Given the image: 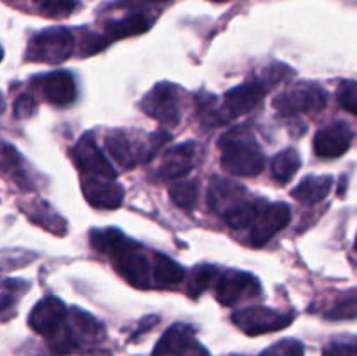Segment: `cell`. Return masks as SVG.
Listing matches in <instances>:
<instances>
[{
	"label": "cell",
	"mask_w": 357,
	"mask_h": 356,
	"mask_svg": "<svg viewBox=\"0 0 357 356\" xmlns=\"http://www.w3.org/2000/svg\"><path fill=\"white\" fill-rule=\"evenodd\" d=\"M338 103L347 112L357 117V82L356 80H344L337 89Z\"/></svg>",
	"instance_id": "836d02e7"
},
{
	"label": "cell",
	"mask_w": 357,
	"mask_h": 356,
	"mask_svg": "<svg viewBox=\"0 0 357 356\" xmlns=\"http://www.w3.org/2000/svg\"><path fill=\"white\" fill-rule=\"evenodd\" d=\"M37 112V101L31 94H21L14 101V115L17 119H28Z\"/></svg>",
	"instance_id": "d590c367"
},
{
	"label": "cell",
	"mask_w": 357,
	"mask_h": 356,
	"mask_svg": "<svg viewBox=\"0 0 357 356\" xmlns=\"http://www.w3.org/2000/svg\"><path fill=\"white\" fill-rule=\"evenodd\" d=\"M44 16L61 20L75 10L77 0H33Z\"/></svg>",
	"instance_id": "4dcf8cb0"
},
{
	"label": "cell",
	"mask_w": 357,
	"mask_h": 356,
	"mask_svg": "<svg viewBox=\"0 0 357 356\" xmlns=\"http://www.w3.org/2000/svg\"><path fill=\"white\" fill-rule=\"evenodd\" d=\"M107 44H108V38L107 37H98V35H89V37H87L86 40H84V45H82L84 56H89V54H94V52L101 51V49H103Z\"/></svg>",
	"instance_id": "8d00e7d4"
},
{
	"label": "cell",
	"mask_w": 357,
	"mask_h": 356,
	"mask_svg": "<svg viewBox=\"0 0 357 356\" xmlns=\"http://www.w3.org/2000/svg\"><path fill=\"white\" fill-rule=\"evenodd\" d=\"M357 316V297H345L337 300L330 311H326L328 320H352Z\"/></svg>",
	"instance_id": "d6a6232c"
},
{
	"label": "cell",
	"mask_w": 357,
	"mask_h": 356,
	"mask_svg": "<svg viewBox=\"0 0 357 356\" xmlns=\"http://www.w3.org/2000/svg\"><path fill=\"white\" fill-rule=\"evenodd\" d=\"M213 2H227V0H213Z\"/></svg>",
	"instance_id": "7bdbcfd3"
},
{
	"label": "cell",
	"mask_w": 357,
	"mask_h": 356,
	"mask_svg": "<svg viewBox=\"0 0 357 356\" xmlns=\"http://www.w3.org/2000/svg\"><path fill=\"white\" fill-rule=\"evenodd\" d=\"M323 356H357V337L331 341L324 346Z\"/></svg>",
	"instance_id": "e575fe53"
},
{
	"label": "cell",
	"mask_w": 357,
	"mask_h": 356,
	"mask_svg": "<svg viewBox=\"0 0 357 356\" xmlns=\"http://www.w3.org/2000/svg\"><path fill=\"white\" fill-rule=\"evenodd\" d=\"M218 278V271L216 267L209 264L197 265L192 272V276L188 278V290H190L192 297H199L202 292L209 288V286L215 283V279Z\"/></svg>",
	"instance_id": "f546056e"
},
{
	"label": "cell",
	"mask_w": 357,
	"mask_h": 356,
	"mask_svg": "<svg viewBox=\"0 0 357 356\" xmlns=\"http://www.w3.org/2000/svg\"><path fill=\"white\" fill-rule=\"evenodd\" d=\"M68 320V309L58 297H44L35 304L31 309L28 325L33 332L44 337H52L56 332L61 330L63 325Z\"/></svg>",
	"instance_id": "9c48e42d"
},
{
	"label": "cell",
	"mask_w": 357,
	"mask_h": 356,
	"mask_svg": "<svg viewBox=\"0 0 357 356\" xmlns=\"http://www.w3.org/2000/svg\"><path fill=\"white\" fill-rule=\"evenodd\" d=\"M91 356H112V355L108 351H98V353H94V355H91Z\"/></svg>",
	"instance_id": "ab89813d"
},
{
	"label": "cell",
	"mask_w": 357,
	"mask_h": 356,
	"mask_svg": "<svg viewBox=\"0 0 357 356\" xmlns=\"http://www.w3.org/2000/svg\"><path fill=\"white\" fill-rule=\"evenodd\" d=\"M293 320H295L293 313H279V311L268 309L264 306L244 307L232 314L234 325L251 337L282 330V328L289 327Z\"/></svg>",
	"instance_id": "5b68a950"
},
{
	"label": "cell",
	"mask_w": 357,
	"mask_h": 356,
	"mask_svg": "<svg viewBox=\"0 0 357 356\" xmlns=\"http://www.w3.org/2000/svg\"><path fill=\"white\" fill-rule=\"evenodd\" d=\"M195 157H197V143L185 142L173 147L164 156L162 164L159 168V177L166 180H180L187 177L195 166Z\"/></svg>",
	"instance_id": "e0dca14e"
},
{
	"label": "cell",
	"mask_w": 357,
	"mask_h": 356,
	"mask_svg": "<svg viewBox=\"0 0 357 356\" xmlns=\"http://www.w3.org/2000/svg\"><path fill=\"white\" fill-rule=\"evenodd\" d=\"M157 323H159V318H157V316H146L145 320H143L142 323H139V327L136 328V332H135V334H132L131 339L139 337V335H142V334H145V332H149L150 328L155 327Z\"/></svg>",
	"instance_id": "74e56055"
},
{
	"label": "cell",
	"mask_w": 357,
	"mask_h": 356,
	"mask_svg": "<svg viewBox=\"0 0 357 356\" xmlns=\"http://www.w3.org/2000/svg\"><path fill=\"white\" fill-rule=\"evenodd\" d=\"M142 110L160 124L174 128L181 119L180 87L173 82H159L153 86L139 103Z\"/></svg>",
	"instance_id": "277c9868"
},
{
	"label": "cell",
	"mask_w": 357,
	"mask_h": 356,
	"mask_svg": "<svg viewBox=\"0 0 357 356\" xmlns=\"http://www.w3.org/2000/svg\"><path fill=\"white\" fill-rule=\"evenodd\" d=\"M82 194L91 206L100 209H117L124 201V188L115 180L100 177H84Z\"/></svg>",
	"instance_id": "4fadbf2b"
},
{
	"label": "cell",
	"mask_w": 357,
	"mask_h": 356,
	"mask_svg": "<svg viewBox=\"0 0 357 356\" xmlns=\"http://www.w3.org/2000/svg\"><path fill=\"white\" fill-rule=\"evenodd\" d=\"M70 154H72L73 163L82 171L84 177H100L110 178V180H115V177H117L115 168L112 166L103 150H100V147L91 136L80 138Z\"/></svg>",
	"instance_id": "ba28073f"
},
{
	"label": "cell",
	"mask_w": 357,
	"mask_h": 356,
	"mask_svg": "<svg viewBox=\"0 0 357 356\" xmlns=\"http://www.w3.org/2000/svg\"><path fill=\"white\" fill-rule=\"evenodd\" d=\"M351 145L352 131L344 122L324 126L314 136V152L323 159H335V157L344 156L351 149Z\"/></svg>",
	"instance_id": "9a60e30c"
},
{
	"label": "cell",
	"mask_w": 357,
	"mask_h": 356,
	"mask_svg": "<svg viewBox=\"0 0 357 356\" xmlns=\"http://www.w3.org/2000/svg\"><path fill=\"white\" fill-rule=\"evenodd\" d=\"M271 87L258 77V79L246 80V82L239 84V86L232 87L227 91L225 98H223V107H225L227 114L230 117H241V115L248 114L253 110L258 103L265 98Z\"/></svg>",
	"instance_id": "7c38bea8"
},
{
	"label": "cell",
	"mask_w": 357,
	"mask_h": 356,
	"mask_svg": "<svg viewBox=\"0 0 357 356\" xmlns=\"http://www.w3.org/2000/svg\"><path fill=\"white\" fill-rule=\"evenodd\" d=\"M105 149L110 154L112 159L122 166L124 170L136 166L138 163H145V161L152 159V149L150 145H143V143H135L129 135L117 131L112 133L105 138Z\"/></svg>",
	"instance_id": "5bb4252c"
},
{
	"label": "cell",
	"mask_w": 357,
	"mask_h": 356,
	"mask_svg": "<svg viewBox=\"0 0 357 356\" xmlns=\"http://www.w3.org/2000/svg\"><path fill=\"white\" fill-rule=\"evenodd\" d=\"M2 110H3V98L2 94H0V114H2Z\"/></svg>",
	"instance_id": "60d3db41"
},
{
	"label": "cell",
	"mask_w": 357,
	"mask_h": 356,
	"mask_svg": "<svg viewBox=\"0 0 357 356\" xmlns=\"http://www.w3.org/2000/svg\"><path fill=\"white\" fill-rule=\"evenodd\" d=\"M33 86L40 91V94L49 103L56 107L72 105L77 98L75 80L72 73L66 70H56V72L37 75L33 79Z\"/></svg>",
	"instance_id": "30bf717a"
},
{
	"label": "cell",
	"mask_w": 357,
	"mask_h": 356,
	"mask_svg": "<svg viewBox=\"0 0 357 356\" xmlns=\"http://www.w3.org/2000/svg\"><path fill=\"white\" fill-rule=\"evenodd\" d=\"M169 198L183 209H194L199 198L197 180H176L169 187Z\"/></svg>",
	"instance_id": "83f0119b"
},
{
	"label": "cell",
	"mask_w": 357,
	"mask_h": 356,
	"mask_svg": "<svg viewBox=\"0 0 357 356\" xmlns=\"http://www.w3.org/2000/svg\"><path fill=\"white\" fill-rule=\"evenodd\" d=\"M302 166L300 154L295 149H284L272 161V175L281 184H288Z\"/></svg>",
	"instance_id": "484cf974"
},
{
	"label": "cell",
	"mask_w": 357,
	"mask_h": 356,
	"mask_svg": "<svg viewBox=\"0 0 357 356\" xmlns=\"http://www.w3.org/2000/svg\"><path fill=\"white\" fill-rule=\"evenodd\" d=\"M328 103L326 91L314 82H298L282 91L274 100V108L281 117L298 114H316Z\"/></svg>",
	"instance_id": "3957f363"
},
{
	"label": "cell",
	"mask_w": 357,
	"mask_h": 356,
	"mask_svg": "<svg viewBox=\"0 0 357 356\" xmlns=\"http://www.w3.org/2000/svg\"><path fill=\"white\" fill-rule=\"evenodd\" d=\"M220 163L234 177H257L265 168V156L246 126L234 128L218 142Z\"/></svg>",
	"instance_id": "6da1fadb"
},
{
	"label": "cell",
	"mask_w": 357,
	"mask_h": 356,
	"mask_svg": "<svg viewBox=\"0 0 357 356\" xmlns=\"http://www.w3.org/2000/svg\"><path fill=\"white\" fill-rule=\"evenodd\" d=\"M264 208V201L248 198L246 201H243L241 205H237L236 208L227 212L225 215H223V220H225L227 225L232 227V229H244V227H250L251 223H255V220L258 218V215H260Z\"/></svg>",
	"instance_id": "cb8c5ba5"
},
{
	"label": "cell",
	"mask_w": 357,
	"mask_h": 356,
	"mask_svg": "<svg viewBox=\"0 0 357 356\" xmlns=\"http://www.w3.org/2000/svg\"><path fill=\"white\" fill-rule=\"evenodd\" d=\"M2 58H3V49L0 47V61H2Z\"/></svg>",
	"instance_id": "b9f144b4"
},
{
	"label": "cell",
	"mask_w": 357,
	"mask_h": 356,
	"mask_svg": "<svg viewBox=\"0 0 357 356\" xmlns=\"http://www.w3.org/2000/svg\"><path fill=\"white\" fill-rule=\"evenodd\" d=\"M115 269L129 285L136 288L146 290L152 286V265L139 253V248L115 258Z\"/></svg>",
	"instance_id": "ac0fdd59"
},
{
	"label": "cell",
	"mask_w": 357,
	"mask_h": 356,
	"mask_svg": "<svg viewBox=\"0 0 357 356\" xmlns=\"http://www.w3.org/2000/svg\"><path fill=\"white\" fill-rule=\"evenodd\" d=\"M28 283L23 279H3L0 281V314L16 306L17 300L26 293Z\"/></svg>",
	"instance_id": "f1b7e54d"
},
{
	"label": "cell",
	"mask_w": 357,
	"mask_h": 356,
	"mask_svg": "<svg viewBox=\"0 0 357 356\" xmlns=\"http://www.w3.org/2000/svg\"><path fill=\"white\" fill-rule=\"evenodd\" d=\"M215 295L216 300L223 306H236L244 300L260 297L261 285L250 272L229 271L218 278Z\"/></svg>",
	"instance_id": "8992f818"
},
{
	"label": "cell",
	"mask_w": 357,
	"mask_h": 356,
	"mask_svg": "<svg viewBox=\"0 0 357 356\" xmlns=\"http://www.w3.org/2000/svg\"><path fill=\"white\" fill-rule=\"evenodd\" d=\"M185 279V271L173 258L162 253L152 257V283L155 286H173Z\"/></svg>",
	"instance_id": "603a6c76"
},
{
	"label": "cell",
	"mask_w": 357,
	"mask_h": 356,
	"mask_svg": "<svg viewBox=\"0 0 357 356\" xmlns=\"http://www.w3.org/2000/svg\"><path fill=\"white\" fill-rule=\"evenodd\" d=\"M260 356H305V348L296 339H282L265 349Z\"/></svg>",
	"instance_id": "1f68e13d"
},
{
	"label": "cell",
	"mask_w": 357,
	"mask_h": 356,
	"mask_svg": "<svg viewBox=\"0 0 357 356\" xmlns=\"http://www.w3.org/2000/svg\"><path fill=\"white\" fill-rule=\"evenodd\" d=\"M248 198H250V195H248L246 187H243L239 181L230 180V178L215 177L211 180V185H209V206H211L213 212H216L222 216L225 215L227 212H230L232 208H236L237 205L246 201Z\"/></svg>",
	"instance_id": "2e32d148"
},
{
	"label": "cell",
	"mask_w": 357,
	"mask_h": 356,
	"mask_svg": "<svg viewBox=\"0 0 357 356\" xmlns=\"http://www.w3.org/2000/svg\"><path fill=\"white\" fill-rule=\"evenodd\" d=\"M197 114L199 119L202 121V124L206 126H220L225 124L227 119H230V115L227 114L225 107H220L218 101L211 94H201L197 98Z\"/></svg>",
	"instance_id": "4316f807"
},
{
	"label": "cell",
	"mask_w": 357,
	"mask_h": 356,
	"mask_svg": "<svg viewBox=\"0 0 357 356\" xmlns=\"http://www.w3.org/2000/svg\"><path fill=\"white\" fill-rule=\"evenodd\" d=\"M75 38L66 28L52 27L33 35L26 49L28 61L59 65L73 54Z\"/></svg>",
	"instance_id": "7a4b0ae2"
},
{
	"label": "cell",
	"mask_w": 357,
	"mask_h": 356,
	"mask_svg": "<svg viewBox=\"0 0 357 356\" xmlns=\"http://www.w3.org/2000/svg\"><path fill=\"white\" fill-rule=\"evenodd\" d=\"M333 187V178L324 177H307L291 191L293 199L303 205H317L324 201Z\"/></svg>",
	"instance_id": "44dd1931"
},
{
	"label": "cell",
	"mask_w": 357,
	"mask_h": 356,
	"mask_svg": "<svg viewBox=\"0 0 357 356\" xmlns=\"http://www.w3.org/2000/svg\"><path fill=\"white\" fill-rule=\"evenodd\" d=\"M291 222V209L286 202H275V205L265 206L258 218L255 220L251 229V244L253 246H264L272 237Z\"/></svg>",
	"instance_id": "8fae6325"
},
{
	"label": "cell",
	"mask_w": 357,
	"mask_h": 356,
	"mask_svg": "<svg viewBox=\"0 0 357 356\" xmlns=\"http://www.w3.org/2000/svg\"><path fill=\"white\" fill-rule=\"evenodd\" d=\"M356 250H357V237H356Z\"/></svg>",
	"instance_id": "ee69618b"
},
{
	"label": "cell",
	"mask_w": 357,
	"mask_h": 356,
	"mask_svg": "<svg viewBox=\"0 0 357 356\" xmlns=\"http://www.w3.org/2000/svg\"><path fill=\"white\" fill-rule=\"evenodd\" d=\"M21 209L24 212V215H28L31 218V222L38 223L40 227H44L45 230H51V232L61 236L66 230V223L47 202L44 201H33L28 202V205H21Z\"/></svg>",
	"instance_id": "7402d4cb"
},
{
	"label": "cell",
	"mask_w": 357,
	"mask_h": 356,
	"mask_svg": "<svg viewBox=\"0 0 357 356\" xmlns=\"http://www.w3.org/2000/svg\"><path fill=\"white\" fill-rule=\"evenodd\" d=\"M89 241L94 250L110 255L114 258L139 248L122 230L114 229V227H110V229H93L89 234Z\"/></svg>",
	"instance_id": "d6986e66"
},
{
	"label": "cell",
	"mask_w": 357,
	"mask_h": 356,
	"mask_svg": "<svg viewBox=\"0 0 357 356\" xmlns=\"http://www.w3.org/2000/svg\"><path fill=\"white\" fill-rule=\"evenodd\" d=\"M155 2H167V0H119V6L124 7H136V6H149Z\"/></svg>",
	"instance_id": "f35d334b"
},
{
	"label": "cell",
	"mask_w": 357,
	"mask_h": 356,
	"mask_svg": "<svg viewBox=\"0 0 357 356\" xmlns=\"http://www.w3.org/2000/svg\"><path fill=\"white\" fill-rule=\"evenodd\" d=\"M66 323H68L70 330L73 332L80 346L94 344V342H100L105 337L103 325L96 318L91 316L89 313L77 309V307L68 311Z\"/></svg>",
	"instance_id": "ffe728a7"
},
{
	"label": "cell",
	"mask_w": 357,
	"mask_h": 356,
	"mask_svg": "<svg viewBox=\"0 0 357 356\" xmlns=\"http://www.w3.org/2000/svg\"><path fill=\"white\" fill-rule=\"evenodd\" d=\"M150 28V21L143 14H131L124 20L112 21L107 27L108 40H121V38L135 37V35L145 34Z\"/></svg>",
	"instance_id": "d4e9b609"
},
{
	"label": "cell",
	"mask_w": 357,
	"mask_h": 356,
	"mask_svg": "<svg viewBox=\"0 0 357 356\" xmlns=\"http://www.w3.org/2000/svg\"><path fill=\"white\" fill-rule=\"evenodd\" d=\"M152 356H209V353L199 344L190 325L174 323L157 342Z\"/></svg>",
	"instance_id": "52a82bcc"
}]
</instances>
